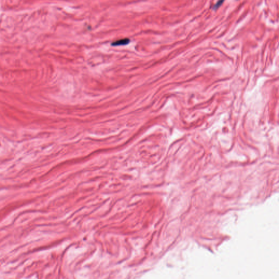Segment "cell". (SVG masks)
<instances>
[{
	"label": "cell",
	"mask_w": 279,
	"mask_h": 279,
	"mask_svg": "<svg viewBox=\"0 0 279 279\" xmlns=\"http://www.w3.org/2000/svg\"><path fill=\"white\" fill-rule=\"evenodd\" d=\"M130 39L128 38H125V39H122L120 40H118L117 41H115L113 42L111 45L112 46L117 47V46H122V45H125L129 43Z\"/></svg>",
	"instance_id": "cell-1"
},
{
	"label": "cell",
	"mask_w": 279,
	"mask_h": 279,
	"mask_svg": "<svg viewBox=\"0 0 279 279\" xmlns=\"http://www.w3.org/2000/svg\"><path fill=\"white\" fill-rule=\"evenodd\" d=\"M224 2V0H219L218 2H217V3L213 7V9L216 10L218 9L222 4Z\"/></svg>",
	"instance_id": "cell-2"
}]
</instances>
